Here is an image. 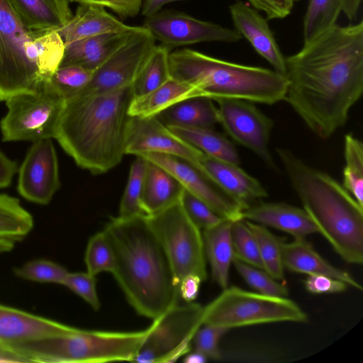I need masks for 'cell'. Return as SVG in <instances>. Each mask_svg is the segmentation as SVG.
I'll return each mask as SVG.
<instances>
[{"label":"cell","mask_w":363,"mask_h":363,"mask_svg":"<svg viewBox=\"0 0 363 363\" xmlns=\"http://www.w3.org/2000/svg\"><path fill=\"white\" fill-rule=\"evenodd\" d=\"M285 101L321 140L347 123L363 92V21L335 24L285 57Z\"/></svg>","instance_id":"6da1fadb"},{"label":"cell","mask_w":363,"mask_h":363,"mask_svg":"<svg viewBox=\"0 0 363 363\" xmlns=\"http://www.w3.org/2000/svg\"><path fill=\"white\" fill-rule=\"evenodd\" d=\"M103 232L114 255L112 274L139 315L154 320L178 303L170 264L145 215L111 217Z\"/></svg>","instance_id":"7a4b0ae2"},{"label":"cell","mask_w":363,"mask_h":363,"mask_svg":"<svg viewBox=\"0 0 363 363\" xmlns=\"http://www.w3.org/2000/svg\"><path fill=\"white\" fill-rule=\"evenodd\" d=\"M132 86L77 95L65 101L55 136L81 168L93 174L117 166L125 154V129Z\"/></svg>","instance_id":"3957f363"},{"label":"cell","mask_w":363,"mask_h":363,"mask_svg":"<svg viewBox=\"0 0 363 363\" xmlns=\"http://www.w3.org/2000/svg\"><path fill=\"white\" fill-rule=\"evenodd\" d=\"M303 208L336 253L346 262H363V207L328 173L313 167L290 150L276 148Z\"/></svg>","instance_id":"277c9868"},{"label":"cell","mask_w":363,"mask_h":363,"mask_svg":"<svg viewBox=\"0 0 363 363\" xmlns=\"http://www.w3.org/2000/svg\"><path fill=\"white\" fill-rule=\"evenodd\" d=\"M170 76L213 101L242 99L273 105L284 101L287 80L274 69L220 60L184 48L170 52Z\"/></svg>","instance_id":"5b68a950"},{"label":"cell","mask_w":363,"mask_h":363,"mask_svg":"<svg viewBox=\"0 0 363 363\" xmlns=\"http://www.w3.org/2000/svg\"><path fill=\"white\" fill-rule=\"evenodd\" d=\"M65 49L57 30L28 29L11 1L0 0V100L49 82Z\"/></svg>","instance_id":"8992f818"},{"label":"cell","mask_w":363,"mask_h":363,"mask_svg":"<svg viewBox=\"0 0 363 363\" xmlns=\"http://www.w3.org/2000/svg\"><path fill=\"white\" fill-rule=\"evenodd\" d=\"M147 333L148 328L121 332L73 327L60 335L6 345L26 362H133Z\"/></svg>","instance_id":"52a82bcc"},{"label":"cell","mask_w":363,"mask_h":363,"mask_svg":"<svg viewBox=\"0 0 363 363\" xmlns=\"http://www.w3.org/2000/svg\"><path fill=\"white\" fill-rule=\"evenodd\" d=\"M307 314L294 301L231 286L203 306V324L232 329L279 322L306 323Z\"/></svg>","instance_id":"ba28073f"},{"label":"cell","mask_w":363,"mask_h":363,"mask_svg":"<svg viewBox=\"0 0 363 363\" xmlns=\"http://www.w3.org/2000/svg\"><path fill=\"white\" fill-rule=\"evenodd\" d=\"M5 101L7 113L0 122L3 141L33 143L55 138L66 99L50 81Z\"/></svg>","instance_id":"9c48e42d"},{"label":"cell","mask_w":363,"mask_h":363,"mask_svg":"<svg viewBox=\"0 0 363 363\" xmlns=\"http://www.w3.org/2000/svg\"><path fill=\"white\" fill-rule=\"evenodd\" d=\"M146 218L167 257L176 286L179 288L181 280L189 274H196L205 281L207 270L203 234L188 217L180 200Z\"/></svg>","instance_id":"30bf717a"},{"label":"cell","mask_w":363,"mask_h":363,"mask_svg":"<svg viewBox=\"0 0 363 363\" xmlns=\"http://www.w3.org/2000/svg\"><path fill=\"white\" fill-rule=\"evenodd\" d=\"M203 306L190 302L179 303L148 327L147 335L133 362L171 363L191 351L193 337L203 325Z\"/></svg>","instance_id":"8fae6325"},{"label":"cell","mask_w":363,"mask_h":363,"mask_svg":"<svg viewBox=\"0 0 363 363\" xmlns=\"http://www.w3.org/2000/svg\"><path fill=\"white\" fill-rule=\"evenodd\" d=\"M156 46V40L143 26L94 71L91 81L77 95H92L132 86ZM75 95V96H77Z\"/></svg>","instance_id":"7c38bea8"},{"label":"cell","mask_w":363,"mask_h":363,"mask_svg":"<svg viewBox=\"0 0 363 363\" xmlns=\"http://www.w3.org/2000/svg\"><path fill=\"white\" fill-rule=\"evenodd\" d=\"M219 123L237 143L258 156L267 165L275 168L269 150L274 122L255 103L242 99H219Z\"/></svg>","instance_id":"4fadbf2b"},{"label":"cell","mask_w":363,"mask_h":363,"mask_svg":"<svg viewBox=\"0 0 363 363\" xmlns=\"http://www.w3.org/2000/svg\"><path fill=\"white\" fill-rule=\"evenodd\" d=\"M143 26L161 45L171 49L202 42L235 43L242 39L235 30L171 10L145 18Z\"/></svg>","instance_id":"5bb4252c"},{"label":"cell","mask_w":363,"mask_h":363,"mask_svg":"<svg viewBox=\"0 0 363 363\" xmlns=\"http://www.w3.org/2000/svg\"><path fill=\"white\" fill-rule=\"evenodd\" d=\"M145 153L177 156L198 168L203 155L201 151L173 133L155 116H129L125 129V154L137 156Z\"/></svg>","instance_id":"9a60e30c"},{"label":"cell","mask_w":363,"mask_h":363,"mask_svg":"<svg viewBox=\"0 0 363 363\" xmlns=\"http://www.w3.org/2000/svg\"><path fill=\"white\" fill-rule=\"evenodd\" d=\"M139 156L166 169L184 189L206 203L221 218L231 221L242 218V208L201 169L191 162L177 156L162 153H145Z\"/></svg>","instance_id":"2e32d148"},{"label":"cell","mask_w":363,"mask_h":363,"mask_svg":"<svg viewBox=\"0 0 363 363\" xmlns=\"http://www.w3.org/2000/svg\"><path fill=\"white\" fill-rule=\"evenodd\" d=\"M60 186L58 161L52 139L33 142L18 169V193L30 202L46 205Z\"/></svg>","instance_id":"e0dca14e"},{"label":"cell","mask_w":363,"mask_h":363,"mask_svg":"<svg viewBox=\"0 0 363 363\" xmlns=\"http://www.w3.org/2000/svg\"><path fill=\"white\" fill-rule=\"evenodd\" d=\"M235 30L247 40L255 50L273 69L285 74V57L270 29L266 18L257 10L242 1H236L229 6Z\"/></svg>","instance_id":"ac0fdd59"},{"label":"cell","mask_w":363,"mask_h":363,"mask_svg":"<svg viewBox=\"0 0 363 363\" xmlns=\"http://www.w3.org/2000/svg\"><path fill=\"white\" fill-rule=\"evenodd\" d=\"M199 167L242 211L268 196V193L262 184L238 164L220 160L203 153Z\"/></svg>","instance_id":"d6986e66"},{"label":"cell","mask_w":363,"mask_h":363,"mask_svg":"<svg viewBox=\"0 0 363 363\" xmlns=\"http://www.w3.org/2000/svg\"><path fill=\"white\" fill-rule=\"evenodd\" d=\"M242 218L284 231L294 238H306L318 233L303 208L285 203L259 201L244 209Z\"/></svg>","instance_id":"ffe728a7"},{"label":"cell","mask_w":363,"mask_h":363,"mask_svg":"<svg viewBox=\"0 0 363 363\" xmlns=\"http://www.w3.org/2000/svg\"><path fill=\"white\" fill-rule=\"evenodd\" d=\"M73 327L0 305V343L12 344L67 333Z\"/></svg>","instance_id":"44dd1931"},{"label":"cell","mask_w":363,"mask_h":363,"mask_svg":"<svg viewBox=\"0 0 363 363\" xmlns=\"http://www.w3.org/2000/svg\"><path fill=\"white\" fill-rule=\"evenodd\" d=\"M136 28L131 26L125 31L99 35L67 44L60 66L78 65L94 71L128 40Z\"/></svg>","instance_id":"7402d4cb"},{"label":"cell","mask_w":363,"mask_h":363,"mask_svg":"<svg viewBox=\"0 0 363 363\" xmlns=\"http://www.w3.org/2000/svg\"><path fill=\"white\" fill-rule=\"evenodd\" d=\"M282 257L284 269L310 274H324L340 279L347 286L362 291V286L347 272L337 268L321 257L305 238H294L283 242Z\"/></svg>","instance_id":"603a6c76"},{"label":"cell","mask_w":363,"mask_h":363,"mask_svg":"<svg viewBox=\"0 0 363 363\" xmlns=\"http://www.w3.org/2000/svg\"><path fill=\"white\" fill-rule=\"evenodd\" d=\"M125 25L107 12L105 8L90 4H79L74 14L59 30L65 45L99 35L125 31Z\"/></svg>","instance_id":"cb8c5ba5"},{"label":"cell","mask_w":363,"mask_h":363,"mask_svg":"<svg viewBox=\"0 0 363 363\" xmlns=\"http://www.w3.org/2000/svg\"><path fill=\"white\" fill-rule=\"evenodd\" d=\"M145 160V172L140 203L145 215L150 216L178 202L184 188L166 169Z\"/></svg>","instance_id":"d4e9b609"},{"label":"cell","mask_w":363,"mask_h":363,"mask_svg":"<svg viewBox=\"0 0 363 363\" xmlns=\"http://www.w3.org/2000/svg\"><path fill=\"white\" fill-rule=\"evenodd\" d=\"M231 225V220L223 219L203 233L212 279L222 289L228 286L230 267L234 257Z\"/></svg>","instance_id":"484cf974"},{"label":"cell","mask_w":363,"mask_h":363,"mask_svg":"<svg viewBox=\"0 0 363 363\" xmlns=\"http://www.w3.org/2000/svg\"><path fill=\"white\" fill-rule=\"evenodd\" d=\"M155 116L167 126L214 129L219 123L218 108L213 100L204 96L184 99Z\"/></svg>","instance_id":"4316f807"},{"label":"cell","mask_w":363,"mask_h":363,"mask_svg":"<svg viewBox=\"0 0 363 363\" xmlns=\"http://www.w3.org/2000/svg\"><path fill=\"white\" fill-rule=\"evenodd\" d=\"M195 96H201L195 87L171 77L153 91L133 97L128 116H154L179 101Z\"/></svg>","instance_id":"83f0119b"},{"label":"cell","mask_w":363,"mask_h":363,"mask_svg":"<svg viewBox=\"0 0 363 363\" xmlns=\"http://www.w3.org/2000/svg\"><path fill=\"white\" fill-rule=\"evenodd\" d=\"M33 218L19 200L0 194V255L12 250L31 231Z\"/></svg>","instance_id":"f1b7e54d"},{"label":"cell","mask_w":363,"mask_h":363,"mask_svg":"<svg viewBox=\"0 0 363 363\" xmlns=\"http://www.w3.org/2000/svg\"><path fill=\"white\" fill-rule=\"evenodd\" d=\"M169 129L205 155L235 164L240 158L233 143L223 134L211 128L167 126Z\"/></svg>","instance_id":"f546056e"},{"label":"cell","mask_w":363,"mask_h":363,"mask_svg":"<svg viewBox=\"0 0 363 363\" xmlns=\"http://www.w3.org/2000/svg\"><path fill=\"white\" fill-rule=\"evenodd\" d=\"M10 1L24 26L31 30H57L70 19L56 0Z\"/></svg>","instance_id":"4dcf8cb0"},{"label":"cell","mask_w":363,"mask_h":363,"mask_svg":"<svg viewBox=\"0 0 363 363\" xmlns=\"http://www.w3.org/2000/svg\"><path fill=\"white\" fill-rule=\"evenodd\" d=\"M171 48L156 45L132 85L133 97L145 95L170 77L169 56Z\"/></svg>","instance_id":"1f68e13d"},{"label":"cell","mask_w":363,"mask_h":363,"mask_svg":"<svg viewBox=\"0 0 363 363\" xmlns=\"http://www.w3.org/2000/svg\"><path fill=\"white\" fill-rule=\"evenodd\" d=\"M342 186L363 207V144L352 133L344 137Z\"/></svg>","instance_id":"d6a6232c"},{"label":"cell","mask_w":363,"mask_h":363,"mask_svg":"<svg viewBox=\"0 0 363 363\" xmlns=\"http://www.w3.org/2000/svg\"><path fill=\"white\" fill-rule=\"evenodd\" d=\"M247 223L256 239L263 269L276 280L282 279L284 276L282 257L284 241L271 233L266 226L250 220H247Z\"/></svg>","instance_id":"836d02e7"},{"label":"cell","mask_w":363,"mask_h":363,"mask_svg":"<svg viewBox=\"0 0 363 363\" xmlns=\"http://www.w3.org/2000/svg\"><path fill=\"white\" fill-rule=\"evenodd\" d=\"M340 0H309L303 23V43L336 24Z\"/></svg>","instance_id":"e575fe53"},{"label":"cell","mask_w":363,"mask_h":363,"mask_svg":"<svg viewBox=\"0 0 363 363\" xmlns=\"http://www.w3.org/2000/svg\"><path fill=\"white\" fill-rule=\"evenodd\" d=\"M146 160L138 155L132 163L128 182L121 198L118 216L123 218L145 215L140 203L143 189Z\"/></svg>","instance_id":"d590c367"},{"label":"cell","mask_w":363,"mask_h":363,"mask_svg":"<svg viewBox=\"0 0 363 363\" xmlns=\"http://www.w3.org/2000/svg\"><path fill=\"white\" fill-rule=\"evenodd\" d=\"M231 235L234 257L263 269L257 241L247 220L240 218L232 221Z\"/></svg>","instance_id":"8d00e7d4"},{"label":"cell","mask_w":363,"mask_h":363,"mask_svg":"<svg viewBox=\"0 0 363 363\" xmlns=\"http://www.w3.org/2000/svg\"><path fill=\"white\" fill-rule=\"evenodd\" d=\"M84 262L86 272L95 277L103 272L113 273L115 268L114 255L103 230L89 238Z\"/></svg>","instance_id":"74e56055"},{"label":"cell","mask_w":363,"mask_h":363,"mask_svg":"<svg viewBox=\"0 0 363 363\" xmlns=\"http://www.w3.org/2000/svg\"><path fill=\"white\" fill-rule=\"evenodd\" d=\"M94 71L78 65L60 66L50 77V84L67 100L82 91L91 79Z\"/></svg>","instance_id":"f35d334b"},{"label":"cell","mask_w":363,"mask_h":363,"mask_svg":"<svg viewBox=\"0 0 363 363\" xmlns=\"http://www.w3.org/2000/svg\"><path fill=\"white\" fill-rule=\"evenodd\" d=\"M232 264L240 277L256 292L273 296H288V289L277 282L264 269L250 265L235 257H233Z\"/></svg>","instance_id":"ab89813d"},{"label":"cell","mask_w":363,"mask_h":363,"mask_svg":"<svg viewBox=\"0 0 363 363\" xmlns=\"http://www.w3.org/2000/svg\"><path fill=\"white\" fill-rule=\"evenodd\" d=\"M68 272L63 266L45 259L32 260L15 269L16 274L21 278L60 284H63Z\"/></svg>","instance_id":"60d3db41"},{"label":"cell","mask_w":363,"mask_h":363,"mask_svg":"<svg viewBox=\"0 0 363 363\" xmlns=\"http://www.w3.org/2000/svg\"><path fill=\"white\" fill-rule=\"evenodd\" d=\"M180 203L188 217L201 230L210 228L224 219L206 203L184 189Z\"/></svg>","instance_id":"b9f144b4"},{"label":"cell","mask_w":363,"mask_h":363,"mask_svg":"<svg viewBox=\"0 0 363 363\" xmlns=\"http://www.w3.org/2000/svg\"><path fill=\"white\" fill-rule=\"evenodd\" d=\"M228 330V328L224 327L203 324L193 337L194 350L202 353L208 359L220 360L223 354L219 347V342Z\"/></svg>","instance_id":"7bdbcfd3"},{"label":"cell","mask_w":363,"mask_h":363,"mask_svg":"<svg viewBox=\"0 0 363 363\" xmlns=\"http://www.w3.org/2000/svg\"><path fill=\"white\" fill-rule=\"evenodd\" d=\"M62 285L83 298L94 310L98 311L101 304L96 291L95 276L86 272H68Z\"/></svg>","instance_id":"ee69618b"},{"label":"cell","mask_w":363,"mask_h":363,"mask_svg":"<svg viewBox=\"0 0 363 363\" xmlns=\"http://www.w3.org/2000/svg\"><path fill=\"white\" fill-rule=\"evenodd\" d=\"M304 286L314 294H335L346 290L347 284L344 281L324 274H310L304 280Z\"/></svg>","instance_id":"f6af8a7d"},{"label":"cell","mask_w":363,"mask_h":363,"mask_svg":"<svg viewBox=\"0 0 363 363\" xmlns=\"http://www.w3.org/2000/svg\"><path fill=\"white\" fill-rule=\"evenodd\" d=\"M298 0H247L257 11H263L267 19H282L289 15Z\"/></svg>","instance_id":"bcb514c9"},{"label":"cell","mask_w":363,"mask_h":363,"mask_svg":"<svg viewBox=\"0 0 363 363\" xmlns=\"http://www.w3.org/2000/svg\"><path fill=\"white\" fill-rule=\"evenodd\" d=\"M69 1L108 8L123 18L134 17L139 13L127 0H69Z\"/></svg>","instance_id":"7dc6e473"},{"label":"cell","mask_w":363,"mask_h":363,"mask_svg":"<svg viewBox=\"0 0 363 363\" xmlns=\"http://www.w3.org/2000/svg\"><path fill=\"white\" fill-rule=\"evenodd\" d=\"M202 281L201 278L196 274L184 277L179 284L180 297L186 303L193 302L198 296Z\"/></svg>","instance_id":"c3c4849f"},{"label":"cell","mask_w":363,"mask_h":363,"mask_svg":"<svg viewBox=\"0 0 363 363\" xmlns=\"http://www.w3.org/2000/svg\"><path fill=\"white\" fill-rule=\"evenodd\" d=\"M17 171L16 163L0 150V189L10 185Z\"/></svg>","instance_id":"681fc988"},{"label":"cell","mask_w":363,"mask_h":363,"mask_svg":"<svg viewBox=\"0 0 363 363\" xmlns=\"http://www.w3.org/2000/svg\"><path fill=\"white\" fill-rule=\"evenodd\" d=\"M182 0H143L141 5V13L145 18L159 12L161 9L170 2Z\"/></svg>","instance_id":"f907efd6"},{"label":"cell","mask_w":363,"mask_h":363,"mask_svg":"<svg viewBox=\"0 0 363 363\" xmlns=\"http://www.w3.org/2000/svg\"><path fill=\"white\" fill-rule=\"evenodd\" d=\"M362 0H340L341 12L350 20L357 16Z\"/></svg>","instance_id":"816d5d0a"},{"label":"cell","mask_w":363,"mask_h":363,"mask_svg":"<svg viewBox=\"0 0 363 363\" xmlns=\"http://www.w3.org/2000/svg\"><path fill=\"white\" fill-rule=\"evenodd\" d=\"M0 362H26L13 350L0 343Z\"/></svg>","instance_id":"f5cc1de1"},{"label":"cell","mask_w":363,"mask_h":363,"mask_svg":"<svg viewBox=\"0 0 363 363\" xmlns=\"http://www.w3.org/2000/svg\"><path fill=\"white\" fill-rule=\"evenodd\" d=\"M184 357L183 361L185 363H205L208 359L204 354L196 350L191 352L190 351Z\"/></svg>","instance_id":"db71d44e"},{"label":"cell","mask_w":363,"mask_h":363,"mask_svg":"<svg viewBox=\"0 0 363 363\" xmlns=\"http://www.w3.org/2000/svg\"><path fill=\"white\" fill-rule=\"evenodd\" d=\"M63 11L67 14L68 17L71 18L72 13L69 7V0H56Z\"/></svg>","instance_id":"11a10c76"},{"label":"cell","mask_w":363,"mask_h":363,"mask_svg":"<svg viewBox=\"0 0 363 363\" xmlns=\"http://www.w3.org/2000/svg\"><path fill=\"white\" fill-rule=\"evenodd\" d=\"M138 11H140L143 0H127Z\"/></svg>","instance_id":"9f6ffc18"}]
</instances>
